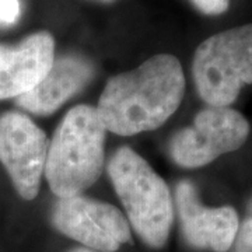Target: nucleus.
Returning <instances> with one entry per match:
<instances>
[{
	"instance_id": "obj_1",
	"label": "nucleus",
	"mask_w": 252,
	"mask_h": 252,
	"mask_svg": "<svg viewBox=\"0 0 252 252\" xmlns=\"http://www.w3.org/2000/svg\"><path fill=\"white\" fill-rule=\"evenodd\" d=\"M185 76L172 55H156L130 72L109 79L97 112L105 129L121 136L154 130L182 102Z\"/></svg>"
},
{
	"instance_id": "obj_2",
	"label": "nucleus",
	"mask_w": 252,
	"mask_h": 252,
	"mask_svg": "<svg viewBox=\"0 0 252 252\" xmlns=\"http://www.w3.org/2000/svg\"><path fill=\"white\" fill-rule=\"evenodd\" d=\"M105 136L97 108L77 105L66 114L48 147L44 170L58 198L81 195L95 184L104 167Z\"/></svg>"
},
{
	"instance_id": "obj_3",
	"label": "nucleus",
	"mask_w": 252,
	"mask_h": 252,
	"mask_svg": "<svg viewBox=\"0 0 252 252\" xmlns=\"http://www.w3.org/2000/svg\"><path fill=\"white\" fill-rule=\"evenodd\" d=\"M108 172L137 235L147 245L161 248L168 240L174 220L167 184L130 147H121L114 154Z\"/></svg>"
},
{
	"instance_id": "obj_4",
	"label": "nucleus",
	"mask_w": 252,
	"mask_h": 252,
	"mask_svg": "<svg viewBox=\"0 0 252 252\" xmlns=\"http://www.w3.org/2000/svg\"><path fill=\"white\" fill-rule=\"evenodd\" d=\"M192 74L199 95L210 107H228L252 83V24L209 36L198 46Z\"/></svg>"
},
{
	"instance_id": "obj_5",
	"label": "nucleus",
	"mask_w": 252,
	"mask_h": 252,
	"mask_svg": "<svg viewBox=\"0 0 252 252\" xmlns=\"http://www.w3.org/2000/svg\"><path fill=\"white\" fill-rule=\"evenodd\" d=\"M250 135V124L235 109L209 107L193 125L180 130L170 143L172 160L185 168H199L221 154L238 150Z\"/></svg>"
},
{
	"instance_id": "obj_6",
	"label": "nucleus",
	"mask_w": 252,
	"mask_h": 252,
	"mask_svg": "<svg viewBox=\"0 0 252 252\" xmlns=\"http://www.w3.org/2000/svg\"><path fill=\"white\" fill-rule=\"evenodd\" d=\"M52 220L62 234L94 251H118L132 241L129 224L117 207L81 195L59 199Z\"/></svg>"
},
{
	"instance_id": "obj_7",
	"label": "nucleus",
	"mask_w": 252,
	"mask_h": 252,
	"mask_svg": "<svg viewBox=\"0 0 252 252\" xmlns=\"http://www.w3.org/2000/svg\"><path fill=\"white\" fill-rule=\"evenodd\" d=\"M46 153V135L27 115L7 112L0 118V162L26 200L38 195Z\"/></svg>"
},
{
	"instance_id": "obj_8",
	"label": "nucleus",
	"mask_w": 252,
	"mask_h": 252,
	"mask_svg": "<svg viewBox=\"0 0 252 252\" xmlns=\"http://www.w3.org/2000/svg\"><path fill=\"white\" fill-rule=\"evenodd\" d=\"M177 206L184 237L192 247L215 252L231 248L240 228L238 215L233 207L202 206L196 189L188 181L177 187Z\"/></svg>"
},
{
	"instance_id": "obj_9",
	"label": "nucleus",
	"mask_w": 252,
	"mask_h": 252,
	"mask_svg": "<svg viewBox=\"0 0 252 252\" xmlns=\"http://www.w3.org/2000/svg\"><path fill=\"white\" fill-rule=\"evenodd\" d=\"M55 61L54 36L46 31L31 34L18 45L0 44V99L31 91Z\"/></svg>"
},
{
	"instance_id": "obj_10",
	"label": "nucleus",
	"mask_w": 252,
	"mask_h": 252,
	"mask_svg": "<svg viewBox=\"0 0 252 252\" xmlns=\"http://www.w3.org/2000/svg\"><path fill=\"white\" fill-rule=\"evenodd\" d=\"M93 63L80 55H63L55 59L49 72L26 94L17 97L18 107L35 115H51L91 80Z\"/></svg>"
},
{
	"instance_id": "obj_11",
	"label": "nucleus",
	"mask_w": 252,
	"mask_h": 252,
	"mask_svg": "<svg viewBox=\"0 0 252 252\" xmlns=\"http://www.w3.org/2000/svg\"><path fill=\"white\" fill-rule=\"evenodd\" d=\"M235 252H252V217L238 228L235 237Z\"/></svg>"
},
{
	"instance_id": "obj_12",
	"label": "nucleus",
	"mask_w": 252,
	"mask_h": 252,
	"mask_svg": "<svg viewBox=\"0 0 252 252\" xmlns=\"http://www.w3.org/2000/svg\"><path fill=\"white\" fill-rule=\"evenodd\" d=\"M195 7L209 16H217L221 14L228 9L230 0H190Z\"/></svg>"
},
{
	"instance_id": "obj_13",
	"label": "nucleus",
	"mask_w": 252,
	"mask_h": 252,
	"mask_svg": "<svg viewBox=\"0 0 252 252\" xmlns=\"http://www.w3.org/2000/svg\"><path fill=\"white\" fill-rule=\"evenodd\" d=\"M20 16L18 0H0V23L13 24Z\"/></svg>"
},
{
	"instance_id": "obj_14",
	"label": "nucleus",
	"mask_w": 252,
	"mask_h": 252,
	"mask_svg": "<svg viewBox=\"0 0 252 252\" xmlns=\"http://www.w3.org/2000/svg\"><path fill=\"white\" fill-rule=\"evenodd\" d=\"M70 252H95V251H93V250H87V248H79V250H74V251H70Z\"/></svg>"
},
{
	"instance_id": "obj_15",
	"label": "nucleus",
	"mask_w": 252,
	"mask_h": 252,
	"mask_svg": "<svg viewBox=\"0 0 252 252\" xmlns=\"http://www.w3.org/2000/svg\"><path fill=\"white\" fill-rule=\"evenodd\" d=\"M95 1H101V3H111V1H115V0H95Z\"/></svg>"
},
{
	"instance_id": "obj_16",
	"label": "nucleus",
	"mask_w": 252,
	"mask_h": 252,
	"mask_svg": "<svg viewBox=\"0 0 252 252\" xmlns=\"http://www.w3.org/2000/svg\"><path fill=\"white\" fill-rule=\"evenodd\" d=\"M248 210H250V213H251V217H252V200H251V203H250V206H248Z\"/></svg>"
}]
</instances>
